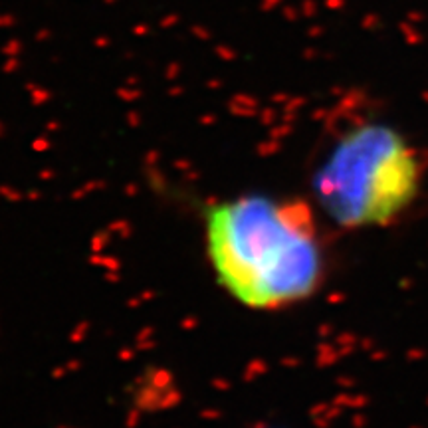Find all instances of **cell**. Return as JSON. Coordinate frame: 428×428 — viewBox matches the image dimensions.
<instances>
[{"mask_svg": "<svg viewBox=\"0 0 428 428\" xmlns=\"http://www.w3.org/2000/svg\"><path fill=\"white\" fill-rule=\"evenodd\" d=\"M206 246L216 278L240 304L284 309L323 280V246L306 200L246 194L212 206Z\"/></svg>", "mask_w": 428, "mask_h": 428, "instance_id": "6da1fadb", "label": "cell"}, {"mask_svg": "<svg viewBox=\"0 0 428 428\" xmlns=\"http://www.w3.org/2000/svg\"><path fill=\"white\" fill-rule=\"evenodd\" d=\"M418 181L412 147L387 125H363L337 143L317 170L315 196L339 226H382L408 208Z\"/></svg>", "mask_w": 428, "mask_h": 428, "instance_id": "7a4b0ae2", "label": "cell"}]
</instances>
